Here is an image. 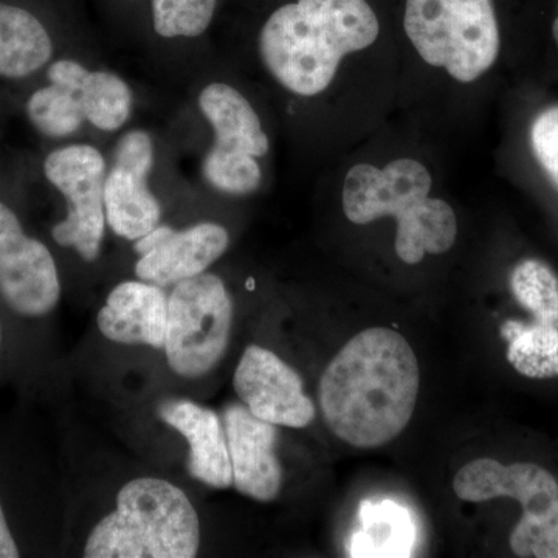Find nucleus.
Returning <instances> with one entry per match:
<instances>
[{"mask_svg": "<svg viewBox=\"0 0 558 558\" xmlns=\"http://www.w3.org/2000/svg\"><path fill=\"white\" fill-rule=\"evenodd\" d=\"M153 167L154 143L148 132L124 134L105 182L106 220L117 236L135 242L160 226L161 207L148 183Z\"/></svg>", "mask_w": 558, "mask_h": 558, "instance_id": "12", "label": "nucleus"}, {"mask_svg": "<svg viewBox=\"0 0 558 558\" xmlns=\"http://www.w3.org/2000/svg\"><path fill=\"white\" fill-rule=\"evenodd\" d=\"M201 549V521L182 488L142 476L120 488L116 508L90 529L87 558H193Z\"/></svg>", "mask_w": 558, "mask_h": 558, "instance_id": "4", "label": "nucleus"}, {"mask_svg": "<svg viewBox=\"0 0 558 558\" xmlns=\"http://www.w3.org/2000/svg\"><path fill=\"white\" fill-rule=\"evenodd\" d=\"M366 0H296L270 14L259 33V57L284 89L315 97L330 86L340 62L379 38Z\"/></svg>", "mask_w": 558, "mask_h": 558, "instance_id": "2", "label": "nucleus"}, {"mask_svg": "<svg viewBox=\"0 0 558 558\" xmlns=\"http://www.w3.org/2000/svg\"><path fill=\"white\" fill-rule=\"evenodd\" d=\"M233 387L250 413L277 427L306 428L317 416L300 374L258 344H250L242 354Z\"/></svg>", "mask_w": 558, "mask_h": 558, "instance_id": "11", "label": "nucleus"}, {"mask_svg": "<svg viewBox=\"0 0 558 558\" xmlns=\"http://www.w3.org/2000/svg\"><path fill=\"white\" fill-rule=\"evenodd\" d=\"M20 556V548H17L13 535H11L5 513H3L2 505H0V558H16Z\"/></svg>", "mask_w": 558, "mask_h": 558, "instance_id": "25", "label": "nucleus"}, {"mask_svg": "<svg viewBox=\"0 0 558 558\" xmlns=\"http://www.w3.org/2000/svg\"><path fill=\"white\" fill-rule=\"evenodd\" d=\"M84 117L98 130L119 131L130 120L132 92L116 73L86 70L78 87Z\"/></svg>", "mask_w": 558, "mask_h": 558, "instance_id": "21", "label": "nucleus"}, {"mask_svg": "<svg viewBox=\"0 0 558 558\" xmlns=\"http://www.w3.org/2000/svg\"><path fill=\"white\" fill-rule=\"evenodd\" d=\"M510 289L531 322L508 319L501 337L508 360L531 379L558 377V277L543 260H520L510 274Z\"/></svg>", "mask_w": 558, "mask_h": 558, "instance_id": "8", "label": "nucleus"}, {"mask_svg": "<svg viewBox=\"0 0 558 558\" xmlns=\"http://www.w3.org/2000/svg\"><path fill=\"white\" fill-rule=\"evenodd\" d=\"M418 387L417 357L405 337L371 328L352 337L323 373L319 409L337 438L377 449L410 424Z\"/></svg>", "mask_w": 558, "mask_h": 558, "instance_id": "1", "label": "nucleus"}, {"mask_svg": "<svg viewBox=\"0 0 558 558\" xmlns=\"http://www.w3.org/2000/svg\"><path fill=\"white\" fill-rule=\"evenodd\" d=\"M222 421L234 488L256 501H274L282 487L281 462L275 453L277 425L260 421L244 403L227 405Z\"/></svg>", "mask_w": 558, "mask_h": 558, "instance_id": "14", "label": "nucleus"}, {"mask_svg": "<svg viewBox=\"0 0 558 558\" xmlns=\"http://www.w3.org/2000/svg\"><path fill=\"white\" fill-rule=\"evenodd\" d=\"M403 27L418 57L459 83H473L498 60L492 0H407Z\"/></svg>", "mask_w": 558, "mask_h": 558, "instance_id": "5", "label": "nucleus"}, {"mask_svg": "<svg viewBox=\"0 0 558 558\" xmlns=\"http://www.w3.org/2000/svg\"><path fill=\"white\" fill-rule=\"evenodd\" d=\"M0 337H2V336H0Z\"/></svg>", "mask_w": 558, "mask_h": 558, "instance_id": "27", "label": "nucleus"}, {"mask_svg": "<svg viewBox=\"0 0 558 558\" xmlns=\"http://www.w3.org/2000/svg\"><path fill=\"white\" fill-rule=\"evenodd\" d=\"M233 300L215 274L180 281L168 295L165 357L175 376L201 379L219 365L233 328Z\"/></svg>", "mask_w": 558, "mask_h": 558, "instance_id": "7", "label": "nucleus"}, {"mask_svg": "<svg viewBox=\"0 0 558 558\" xmlns=\"http://www.w3.org/2000/svg\"><path fill=\"white\" fill-rule=\"evenodd\" d=\"M218 0H153L154 28L163 38H197L207 31Z\"/></svg>", "mask_w": 558, "mask_h": 558, "instance_id": "22", "label": "nucleus"}, {"mask_svg": "<svg viewBox=\"0 0 558 558\" xmlns=\"http://www.w3.org/2000/svg\"><path fill=\"white\" fill-rule=\"evenodd\" d=\"M165 424L189 442L186 469L194 480L213 488L233 486V469L222 417L189 399L165 400L159 407Z\"/></svg>", "mask_w": 558, "mask_h": 558, "instance_id": "15", "label": "nucleus"}, {"mask_svg": "<svg viewBox=\"0 0 558 558\" xmlns=\"http://www.w3.org/2000/svg\"><path fill=\"white\" fill-rule=\"evenodd\" d=\"M229 231L215 222H202L185 230L157 226L135 241L140 256L135 275L142 281L170 288L205 274L227 252Z\"/></svg>", "mask_w": 558, "mask_h": 558, "instance_id": "13", "label": "nucleus"}, {"mask_svg": "<svg viewBox=\"0 0 558 558\" xmlns=\"http://www.w3.org/2000/svg\"><path fill=\"white\" fill-rule=\"evenodd\" d=\"M204 175L213 189L231 196L255 193L263 180L256 157L218 153L215 149H209L205 157Z\"/></svg>", "mask_w": 558, "mask_h": 558, "instance_id": "23", "label": "nucleus"}, {"mask_svg": "<svg viewBox=\"0 0 558 558\" xmlns=\"http://www.w3.org/2000/svg\"><path fill=\"white\" fill-rule=\"evenodd\" d=\"M360 527L349 543L351 557H410L416 526L410 510L395 501H363Z\"/></svg>", "mask_w": 558, "mask_h": 558, "instance_id": "19", "label": "nucleus"}, {"mask_svg": "<svg viewBox=\"0 0 558 558\" xmlns=\"http://www.w3.org/2000/svg\"><path fill=\"white\" fill-rule=\"evenodd\" d=\"M199 108L215 131L211 149L256 159L269 153V137L258 113L240 90L229 84H209L201 92Z\"/></svg>", "mask_w": 558, "mask_h": 558, "instance_id": "17", "label": "nucleus"}, {"mask_svg": "<svg viewBox=\"0 0 558 558\" xmlns=\"http://www.w3.org/2000/svg\"><path fill=\"white\" fill-rule=\"evenodd\" d=\"M553 36H554V40H556V44L558 47V10H557L556 20H554V24H553Z\"/></svg>", "mask_w": 558, "mask_h": 558, "instance_id": "26", "label": "nucleus"}, {"mask_svg": "<svg viewBox=\"0 0 558 558\" xmlns=\"http://www.w3.org/2000/svg\"><path fill=\"white\" fill-rule=\"evenodd\" d=\"M53 44L38 17L0 2V76L25 78L46 65Z\"/></svg>", "mask_w": 558, "mask_h": 558, "instance_id": "20", "label": "nucleus"}, {"mask_svg": "<svg viewBox=\"0 0 558 558\" xmlns=\"http://www.w3.org/2000/svg\"><path fill=\"white\" fill-rule=\"evenodd\" d=\"M529 138L539 167L558 189V105L542 110L535 117Z\"/></svg>", "mask_w": 558, "mask_h": 558, "instance_id": "24", "label": "nucleus"}, {"mask_svg": "<svg viewBox=\"0 0 558 558\" xmlns=\"http://www.w3.org/2000/svg\"><path fill=\"white\" fill-rule=\"evenodd\" d=\"M432 186V174L417 160H395L384 170L355 165L344 179V216L357 226L391 216L398 222L395 247L399 258L421 263L425 255L449 252L458 236L453 208L429 197Z\"/></svg>", "mask_w": 558, "mask_h": 558, "instance_id": "3", "label": "nucleus"}, {"mask_svg": "<svg viewBox=\"0 0 558 558\" xmlns=\"http://www.w3.org/2000/svg\"><path fill=\"white\" fill-rule=\"evenodd\" d=\"M0 295L11 310L40 317L57 307L60 275L49 248L27 236L20 219L0 202Z\"/></svg>", "mask_w": 558, "mask_h": 558, "instance_id": "10", "label": "nucleus"}, {"mask_svg": "<svg viewBox=\"0 0 558 558\" xmlns=\"http://www.w3.org/2000/svg\"><path fill=\"white\" fill-rule=\"evenodd\" d=\"M51 185L68 201V218L57 223L51 236L62 247L94 263L100 256L106 233V161L90 145H70L53 150L44 163Z\"/></svg>", "mask_w": 558, "mask_h": 558, "instance_id": "9", "label": "nucleus"}, {"mask_svg": "<svg viewBox=\"0 0 558 558\" xmlns=\"http://www.w3.org/2000/svg\"><path fill=\"white\" fill-rule=\"evenodd\" d=\"M453 490L470 502L517 499L524 512L510 534V548L519 557L558 558V483L548 470L481 458L459 470Z\"/></svg>", "mask_w": 558, "mask_h": 558, "instance_id": "6", "label": "nucleus"}, {"mask_svg": "<svg viewBox=\"0 0 558 558\" xmlns=\"http://www.w3.org/2000/svg\"><path fill=\"white\" fill-rule=\"evenodd\" d=\"M86 68L80 62L61 60L50 65V86L36 90L28 100L27 112L36 130L51 138L75 134L86 120L78 87Z\"/></svg>", "mask_w": 558, "mask_h": 558, "instance_id": "18", "label": "nucleus"}, {"mask_svg": "<svg viewBox=\"0 0 558 558\" xmlns=\"http://www.w3.org/2000/svg\"><path fill=\"white\" fill-rule=\"evenodd\" d=\"M106 339L132 347L163 349L168 325V295L153 282L124 281L110 290L97 315Z\"/></svg>", "mask_w": 558, "mask_h": 558, "instance_id": "16", "label": "nucleus"}]
</instances>
